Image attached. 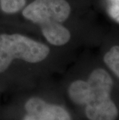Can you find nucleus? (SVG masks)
<instances>
[{"instance_id": "obj_1", "label": "nucleus", "mask_w": 119, "mask_h": 120, "mask_svg": "<svg viewBox=\"0 0 119 120\" xmlns=\"http://www.w3.org/2000/svg\"><path fill=\"white\" fill-rule=\"evenodd\" d=\"M113 80L103 68L94 69L87 81L77 80L68 88L73 103L83 106L88 120H118L119 110L111 98Z\"/></svg>"}, {"instance_id": "obj_2", "label": "nucleus", "mask_w": 119, "mask_h": 120, "mask_svg": "<svg viewBox=\"0 0 119 120\" xmlns=\"http://www.w3.org/2000/svg\"><path fill=\"white\" fill-rule=\"evenodd\" d=\"M50 48L26 36L0 34V73L4 72L14 59L38 63L47 57Z\"/></svg>"}, {"instance_id": "obj_3", "label": "nucleus", "mask_w": 119, "mask_h": 120, "mask_svg": "<svg viewBox=\"0 0 119 120\" xmlns=\"http://www.w3.org/2000/svg\"><path fill=\"white\" fill-rule=\"evenodd\" d=\"M70 14V6L66 0H34L22 10V16L41 26L49 22H64Z\"/></svg>"}, {"instance_id": "obj_4", "label": "nucleus", "mask_w": 119, "mask_h": 120, "mask_svg": "<svg viewBox=\"0 0 119 120\" xmlns=\"http://www.w3.org/2000/svg\"><path fill=\"white\" fill-rule=\"evenodd\" d=\"M26 115L22 120H72L68 111L61 105L49 104L40 98H29L25 105Z\"/></svg>"}, {"instance_id": "obj_5", "label": "nucleus", "mask_w": 119, "mask_h": 120, "mask_svg": "<svg viewBox=\"0 0 119 120\" xmlns=\"http://www.w3.org/2000/svg\"><path fill=\"white\" fill-rule=\"evenodd\" d=\"M40 26L43 37L52 45L63 46L70 39V31L60 22H49Z\"/></svg>"}, {"instance_id": "obj_6", "label": "nucleus", "mask_w": 119, "mask_h": 120, "mask_svg": "<svg viewBox=\"0 0 119 120\" xmlns=\"http://www.w3.org/2000/svg\"><path fill=\"white\" fill-rule=\"evenodd\" d=\"M105 64L119 79V46L111 47L104 57Z\"/></svg>"}, {"instance_id": "obj_7", "label": "nucleus", "mask_w": 119, "mask_h": 120, "mask_svg": "<svg viewBox=\"0 0 119 120\" xmlns=\"http://www.w3.org/2000/svg\"><path fill=\"white\" fill-rule=\"evenodd\" d=\"M106 8L110 17L119 23V0H106Z\"/></svg>"}]
</instances>
